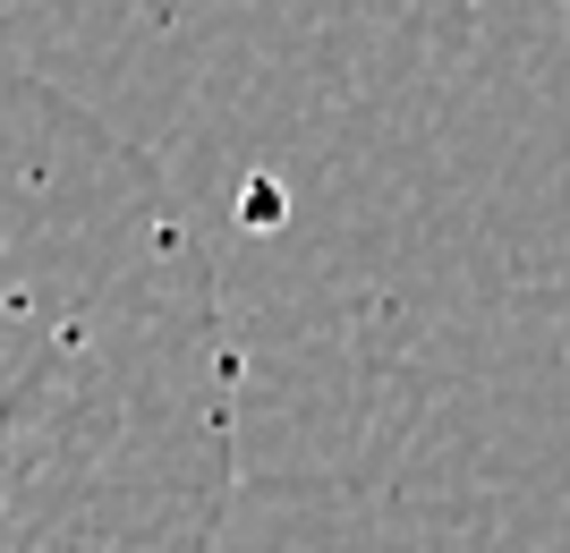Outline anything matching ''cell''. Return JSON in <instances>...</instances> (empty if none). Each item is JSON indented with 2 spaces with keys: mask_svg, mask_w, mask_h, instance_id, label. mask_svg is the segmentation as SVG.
Here are the masks:
<instances>
[]
</instances>
